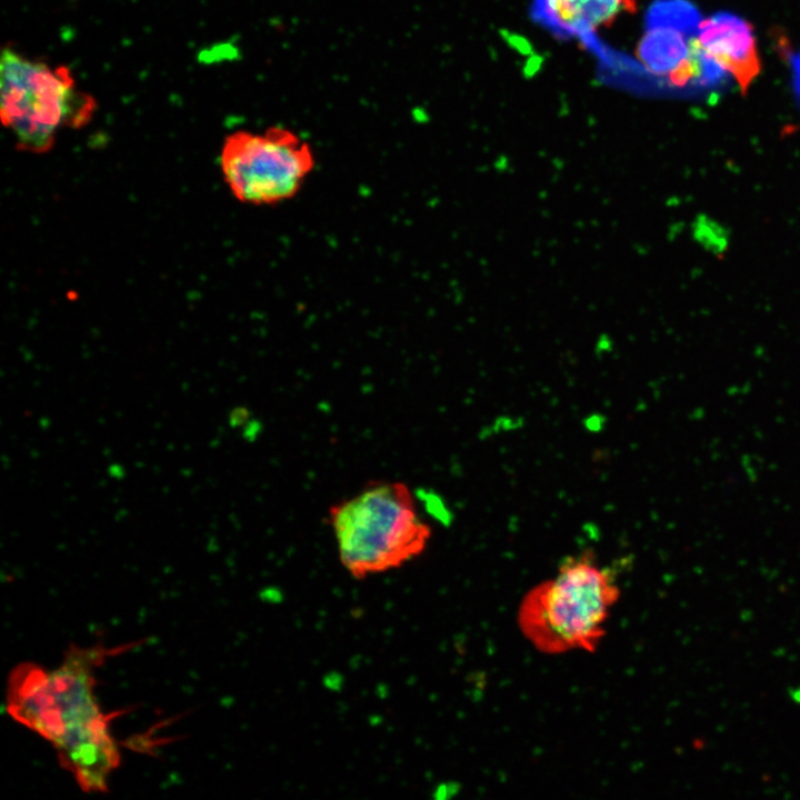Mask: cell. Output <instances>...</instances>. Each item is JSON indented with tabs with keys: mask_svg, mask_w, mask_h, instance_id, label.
Wrapping results in <instances>:
<instances>
[{
	"mask_svg": "<svg viewBox=\"0 0 800 800\" xmlns=\"http://www.w3.org/2000/svg\"><path fill=\"white\" fill-rule=\"evenodd\" d=\"M619 588L589 554L563 561L552 578L533 587L518 610L520 630L544 653L596 649Z\"/></svg>",
	"mask_w": 800,
	"mask_h": 800,
	"instance_id": "cell-3",
	"label": "cell"
},
{
	"mask_svg": "<svg viewBox=\"0 0 800 800\" xmlns=\"http://www.w3.org/2000/svg\"><path fill=\"white\" fill-rule=\"evenodd\" d=\"M246 417H247L246 410H243L241 408L240 409L237 408L230 413V424L232 427H236V426L242 423L243 420L246 419Z\"/></svg>",
	"mask_w": 800,
	"mask_h": 800,
	"instance_id": "cell-9",
	"label": "cell"
},
{
	"mask_svg": "<svg viewBox=\"0 0 800 800\" xmlns=\"http://www.w3.org/2000/svg\"><path fill=\"white\" fill-rule=\"evenodd\" d=\"M792 697H793V699H794L797 702L800 703V688H798L797 690H794V691L792 692Z\"/></svg>",
	"mask_w": 800,
	"mask_h": 800,
	"instance_id": "cell-10",
	"label": "cell"
},
{
	"mask_svg": "<svg viewBox=\"0 0 800 800\" xmlns=\"http://www.w3.org/2000/svg\"><path fill=\"white\" fill-rule=\"evenodd\" d=\"M690 56V44L679 30L657 29L648 37L643 46V57L649 67L659 73L669 76Z\"/></svg>",
	"mask_w": 800,
	"mask_h": 800,
	"instance_id": "cell-8",
	"label": "cell"
},
{
	"mask_svg": "<svg viewBox=\"0 0 800 800\" xmlns=\"http://www.w3.org/2000/svg\"><path fill=\"white\" fill-rule=\"evenodd\" d=\"M700 48L737 80L747 93L761 71V61L751 24L731 13L718 12L698 24Z\"/></svg>",
	"mask_w": 800,
	"mask_h": 800,
	"instance_id": "cell-6",
	"label": "cell"
},
{
	"mask_svg": "<svg viewBox=\"0 0 800 800\" xmlns=\"http://www.w3.org/2000/svg\"><path fill=\"white\" fill-rule=\"evenodd\" d=\"M220 168L238 201L274 207L300 193L314 171L316 156L309 142L290 129L241 130L224 139Z\"/></svg>",
	"mask_w": 800,
	"mask_h": 800,
	"instance_id": "cell-5",
	"label": "cell"
},
{
	"mask_svg": "<svg viewBox=\"0 0 800 800\" xmlns=\"http://www.w3.org/2000/svg\"><path fill=\"white\" fill-rule=\"evenodd\" d=\"M96 101L81 91L64 67L30 59L11 47L0 60V111L18 149L49 151L63 128L87 124Z\"/></svg>",
	"mask_w": 800,
	"mask_h": 800,
	"instance_id": "cell-4",
	"label": "cell"
},
{
	"mask_svg": "<svg viewBox=\"0 0 800 800\" xmlns=\"http://www.w3.org/2000/svg\"><path fill=\"white\" fill-rule=\"evenodd\" d=\"M340 562L356 579L383 573L419 557L431 538L409 487L371 481L329 508Z\"/></svg>",
	"mask_w": 800,
	"mask_h": 800,
	"instance_id": "cell-2",
	"label": "cell"
},
{
	"mask_svg": "<svg viewBox=\"0 0 800 800\" xmlns=\"http://www.w3.org/2000/svg\"><path fill=\"white\" fill-rule=\"evenodd\" d=\"M539 4L550 23L577 36L610 27L620 16L636 10L634 0H539Z\"/></svg>",
	"mask_w": 800,
	"mask_h": 800,
	"instance_id": "cell-7",
	"label": "cell"
},
{
	"mask_svg": "<svg viewBox=\"0 0 800 800\" xmlns=\"http://www.w3.org/2000/svg\"><path fill=\"white\" fill-rule=\"evenodd\" d=\"M108 650L69 649L53 669L24 663L9 677V714L54 748L59 761L87 792H103L120 763L109 719L96 696L94 670Z\"/></svg>",
	"mask_w": 800,
	"mask_h": 800,
	"instance_id": "cell-1",
	"label": "cell"
}]
</instances>
